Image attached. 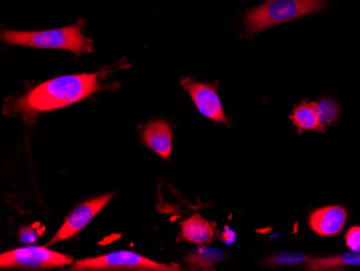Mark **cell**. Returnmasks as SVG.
I'll use <instances>...</instances> for the list:
<instances>
[{"label": "cell", "mask_w": 360, "mask_h": 271, "mask_svg": "<svg viewBox=\"0 0 360 271\" xmlns=\"http://www.w3.org/2000/svg\"><path fill=\"white\" fill-rule=\"evenodd\" d=\"M319 116L323 125H330L337 120L339 116V107L330 100H321L316 103Z\"/></svg>", "instance_id": "obj_15"}, {"label": "cell", "mask_w": 360, "mask_h": 271, "mask_svg": "<svg viewBox=\"0 0 360 271\" xmlns=\"http://www.w3.org/2000/svg\"><path fill=\"white\" fill-rule=\"evenodd\" d=\"M290 120L293 125L298 127L300 132L302 131H317L323 132L325 125L319 116L316 103L302 102L295 107Z\"/></svg>", "instance_id": "obj_11"}, {"label": "cell", "mask_w": 360, "mask_h": 271, "mask_svg": "<svg viewBox=\"0 0 360 271\" xmlns=\"http://www.w3.org/2000/svg\"><path fill=\"white\" fill-rule=\"evenodd\" d=\"M305 1H309V0H305Z\"/></svg>", "instance_id": "obj_18"}, {"label": "cell", "mask_w": 360, "mask_h": 271, "mask_svg": "<svg viewBox=\"0 0 360 271\" xmlns=\"http://www.w3.org/2000/svg\"><path fill=\"white\" fill-rule=\"evenodd\" d=\"M347 216V211L343 206H323L311 213L309 225L319 236H337L345 228Z\"/></svg>", "instance_id": "obj_8"}, {"label": "cell", "mask_w": 360, "mask_h": 271, "mask_svg": "<svg viewBox=\"0 0 360 271\" xmlns=\"http://www.w3.org/2000/svg\"><path fill=\"white\" fill-rule=\"evenodd\" d=\"M103 89L98 74L56 77L16 99L6 106V113L21 115L24 120L30 122L41 113L70 106Z\"/></svg>", "instance_id": "obj_1"}, {"label": "cell", "mask_w": 360, "mask_h": 271, "mask_svg": "<svg viewBox=\"0 0 360 271\" xmlns=\"http://www.w3.org/2000/svg\"><path fill=\"white\" fill-rule=\"evenodd\" d=\"M141 139L143 144L158 153L160 157L165 159L171 157L173 137L171 125L167 121L155 120L149 122L143 127Z\"/></svg>", "instance_id": "obj_9"}, {"label": "cell", "mask_w": 360, "mask_h": 271, "mask_svg": "<svg viewBox=\"0 0 360 271\" xmlns=\"http://www.w3.org/2000/svg\"><path fill=\"white\" fill-rule=\"evenodd\" d=\"M82 25L84 21L80 20L74 25L56 30L36 32L5 30L1 33V39L14 46L68 50L75 54L91 53L93 50L92 40L84 35Z\"/></svg>", "instance_id": "obj_2"}, {"label": "cell", "mask_w": 360, "mask_h": 271, "mask_svg": "<svg viewBox=\"0 0 360 271\" xmlns=\"http://www.w3.org/2000/svg\"><path fill=\"white\" fill-rule=\"evenodd\" d=\"M345 244L352 252H360V226H354L347 230Z\"/></svg>", "instance_id": "obj_16"}, {"label": "cell", "mask_w": 360, "mask_h": 271, "mask_svg": "<svg viewBox=\"0 0 360 271\" xmlns=\"http://www.w3.org/2000/svg\"><path fill=\"white\" fill-rule=\"evenodd\" d=\"M327 7L323 0H269L246 12L245 27L250 35L260 33L278 24L286 23Z\"/></svg>", "instance_id": "obj_3"}, {"label": "cell", "mask_w": 360, "mask_h": 271, "mask_svg": "<svg viewBox=\"0 0 360 271\" xmlns=\"http://www.w3.org/2000/svg\"><path fill=\"white\" fill-rule=\"evenodd\" d=\"M181 238L190 244L204 246L215 238V229L212 224L200 214H194L181 222Z\"/></svg>", "instance_id": "obj_10"}, {"label": "cell", "mask_w": 360, "mask_h": 271, "mask_svg": "<svg viewBox=\"0 0 360 271\" xmlns=\"http://www.w3.org/2000/svg\"><path fill=\"white\" fill-rule=\"evenodd\" d=\"M180 84L189 93L196 108L203 116L216 122L228 125V118L218 96L215 87L204 82H195L191 78H183Z\"/></svg>", "instance_id": "obj_7"}, {"label": "cell", "mask_w": 360, "mask_h": 271, "mask_svg": "<svg viewBox=\"0 0 360 271\" xmlns=\"http://www.w3.org/2000/svg\"><path fill=\"white\" fill-rule=\"evenodd\" d=\"M360 266V252L347 253L327 258H309L307 262V270H337L345 267Z\"/></svg>", "instance_id": "obj_12"}, {"label": "cell", "mask_w": 360, "mask_h": 271, "mask_svg": "<svg viewBox=\"0 0 360 271\" xmlns=\"http://www.w3.org/2000/svg\"><path fill=\"white\" fill-rule=\"evenodd\" d=\"M309 260L307 255L301 253H278V254L272 255L271 258L266 260V263L272 265H299L302 263H307Z\"/></svg>", "instance_id": "obj_14"}, {"label": "cell", "mask_w": 360, "mask_h": 271, "mask_svg": "<svg viewBox=\"0 0 360 271\" xmlns=\"http://www.w3.org/2000/svg\"><path fill=\"white\" fill-rule=\"evenodd\" d=\"M112 197L113 194H107V195L93 198V199H90L84 203H81L80 206L75 208L74 211L65 220L62 227L54 234L53 238L46 244V246H53V244H58V242L64 241V240L77 236L81 230H84L92 222L93 218L97 214L104 209Z\"/></svg>", "instance_id": "obj_6"}, {"label": "cell", "mask_w": 360, "mask_h": 271, "mask_svg": "<svg viewBox=\"0 0 360 271\" xmlns=\"http://www.w3.org/2000/svg\"><path fill=\"white\" fill-rule=\"evenodd\" d=\"M74 258L63 253L49 250L48 246H26L3 253L0 267L3 269L48 270L72 264Z\"/></svg>", "instance_id": "obj_4"}, {"label": "cell", "mask_w": 360, "mask_h": 271, "mask_svg": "<svg viewBox=\"0 0 360 271\" xmlns=\"http://www.w3.org/2000/svg\"><path fill=\"white\" fill-rule=\"evenodd\" d=\"M70 270H180L178 267L161 264L143 258L129 251L109 253V254L86 258L72 265Z\"/></svg>", "instance_id": "obj_5"}, {"label": "cell", "mask_w": 360, "mask_h": 271, "mask_svg": "<svg viewBox=\"0 0 360 271\" xmlns=\"http://www.w3.org/2000/svg\"><path fill=\"white\" fill-rule=\"evenodd\" d=\"M20 238L24 244H32V242H35L36 234L30 228H23L21 230V234H20Z\"/></svg>", "instance_id": "obj_17"}, {"label": "cell", "mask_w": 360, "mask_h": 271, "mask_svg": "<svg viewBox=\"0 0 360 271\" xmlns=\"http://www.w3.org/2000/svg\"><path fill=\"white\" fill-rule=\"evenodd\" d=\"M218 260H220L219 254L212 250H202L198 254L194 253V254L189 256L190 265L195 267V268L196 267L208 268V267H212L216 262H218Z\"/></svg>", "instance_id": "obj_13"}]
</instances>
